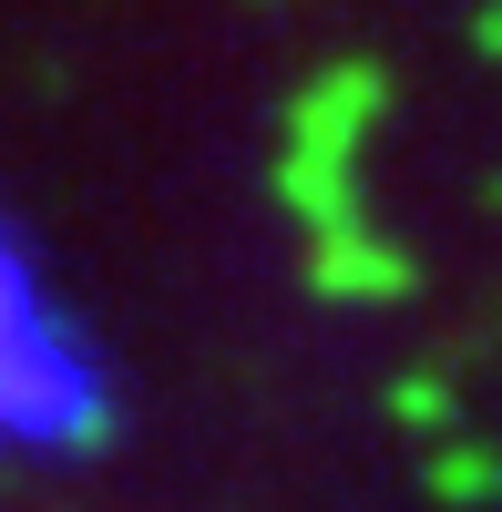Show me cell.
<instances>
[{"instance_id": "6da1fadb", "label": "cell", "mask_w": 502, "mask_h": 512, "mask_svg": "<svg viewBox=\"0 0 502 512\" xmlns=\"http://www.w3.org/2000/svg\"><path fill=\"white\" fill-rule=\"evenodd\" d=\"M0 420H11V431H41V441L82 431V369L41 338L11 256H0Z\"/></svg>"}]
</instances>
